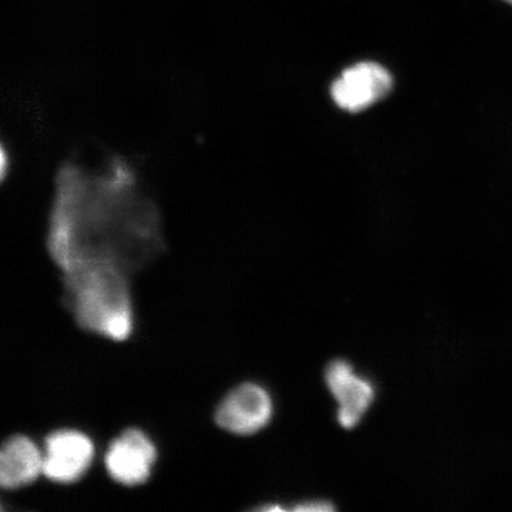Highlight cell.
<instances>
[{
    "label": "cell",
    "mask_w": 512,
    "mask_h": 512,
    "mask_svg": "<svg viewBox=\"0 0 512 512\" xmlns=\"http://www.w3.org/2000/svg\"><path fill=\"white\" fill-rule=\"evenodd\" d=\"M162 221L132 166L120 158L57 172L48 248L63 275L140 270L162 252Z\"/></svg>",
    "instance_id": "1"
},
{
    "label": "cell",
    "mask_w": 512,
    "mask_h": 512,
    "mask_svg": "<svg viewBox=\"0 0 512 512\" xmlns=\"http://www.w3.org/2000/svg\"><path fill=\"white\" fill-rule=\"evenodd\" d=\"M392 87L393 78L387 69L364 62L344 70L332 85L331 95L342 110L357 113L382 100Z\"/></svg>",
    "instance_id": "4"
},
{
    "label": "cell",
    "mask_w": 512,
    "mask_h": 512,
    "mask_svg": "<svg viewBox=\"0 0 512 512\" xmlns=\"http://www.w3.org/2000/svg\"><path fill=\"white\" fill-rule=\"evenodd\" d=\"M156 448L142 431L127 430L113 441L106 454V467L115 482L143 484L151 475Z\"/></svg>",
    "instance_id": "7"
},
{
    "label": "cell",
    "mask_w": 512,
    "mask_h": 512,
    "mask_svg": "<svg viewBox=\"0 0 512 512\" xmlns=\"http://www.w3.org/2000/svg\"><path fill=\"white\" fill-rule=\"evenodd\" d=\"M94 447L85 434L59 431L50 434L44 445V476L56 483L78 480L92 463Z\"/></svg>",
    "instance_id": "6"
},
{
    "label": "cell",
    "mask_w": 512,
    "mask_h": 512,
    "mask_svg": "<svg viewBox=\"0 0 512 512\" xmlns=\"http://www.w3.org/2000/svg\"><path fill=\"white\" fill-rule=\"evenodd\" d=\"M298 512H329L335 511L334 503L323 501V499H315V501H305L296 505L293 508Z\"/></svg>",
    "instance_id": "9"
},
{
    "label": "cell",
    "mask_w": 512,
    "mask_h": 512,
    "mask_svg": "<svg viewBox=\"0 0 512 512\" xmlns=\"http://www.w3.org/2000/svg\"><path fill=\"white\" fill-rule=\"evenodd\" d=\"M43 454L32 441L15 435L3 445L0 452V484L14 490L28 485L41 475Z\"/></svg>",
    "instance_id": "8"
},
{
    "label": "cell",
    "mask_w": 512,
    "mask_h": 512,
    "mask_svg": "<svg viewBox=\"0 0 512 512\" xmlns=\"http://www.w3.org/2000/svg\"><path fill=\"white\" fill-rule=\"evenodd\" d=\"M324 379L339 408L337 421L345 430L360 425L375 400L373 383L355 373L351 363L334 360L325 369Z\"/></svg>",
    "instance_id": "5"
},
{
    "label": "cell",
    "mask_w": 512,
    "mask_h": 512,
    "mask_svg": "<svg viewBox=\"0 0 512 512\" xmlns=\"http://www.w3.org/2000/svg\"><path fill=\"white\" fill-rule=\"evenodd\" d=\"M508 3L512 4V0H507Z\"/></svg>",
    "instance_id": "10"
},
{
    "label": "cell",
    "mask_w": 512,
    "mask_h": 512,
    "mask_svg": "<svg viewBox=\"0 0 512 512\" xmlns=\"http://www.w3.org/2000/svg\"><path fill=\"white\" fill-rule=\"evenodd\" d=\"M273 416V401L265 388L243 383L230 392L217 408L215 419L224 431L252 435L265 428Z\"/></svg>",
    "instance_id": "3"
},
{
    "label": "cell",
    "mask_w": 512,
    "mask_h": 512,
    "mask_svg": "<svg viewBox=\"0 0 512 512\" xmlns=\"http://www.w3.org/2000/svg\"><path fill=\"white\" fill-rule=\"evenodd\" d=\"M128 277L112 272L63 275L64 300L81 328L113 341L132 332L133 316Z\"/></svg>",
    "instance_id": "2"
}]
</instances>
